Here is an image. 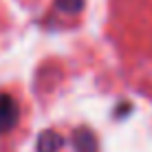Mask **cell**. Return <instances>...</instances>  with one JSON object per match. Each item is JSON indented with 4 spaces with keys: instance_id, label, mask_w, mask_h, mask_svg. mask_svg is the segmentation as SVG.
<instances>
[{
    "instance_id": "1",
    "label": "cell",
    "mask_w": 152,
    "mask_h": 152,
    "mask_svg": "<svg viewBox=\"0 0 152 152\" xmlns=\"http://www.w3.org/2000/svg\"><path fill=\"white\" fill-rule=\"evenodd\" d=\"M20 119V106L7 93H0V134L15 128Z\"/></svg>"
},
{
    "instance_id": "2",
    "label": "cell",
    "mask_w": 152,
    "mask_h": 152,
    "mask_svg": "<svg viewBox=\"0 0 152 152\" xmlns=\"http://www.w3.org/2000/svg\"><path fill=\"white\" fill-rule=\"evenodd\" d=\"M73 148L77 152H97V139L88 128H77L73 132Z\"/></svg>"
},
{
    "instance_id": "3",
    "label": "cell",
    "mask_w": 152,
    "mask_h": 152,
    "mask_svg": "<svg viewBox=\"0 0 152 152\" xmlns=\"http://www.w3.org/2000/svg\"><path fill=\"white\" fill-rule=\"evenodd\" d=\"M64 145L62 134H57L55 130H44L38 137V152H57Z\"/></svg>"
},
{
    "instance_id": "4",
    "label": "cell",
    "mask_w": 152,
    "mask_h": 152,
    "mask_svg": "<svg viewBox=\"0 0 152 152\" xmlns=\"http://www.w3.org/2000/svg\"><path fill=\"white\" fill-rule=\"evenodd\" d=\"M84 4H86V0H55V9H60L62 13H69V15L80 13Z\"/></svg>"
}]
</instances>
